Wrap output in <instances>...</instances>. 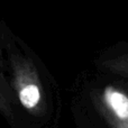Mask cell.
Returning a JSON list of instances; mask_svg holds the SVG:
<instances>
[{"mask_svg":"<svg viewBox=\"0 0 128 128\" xmlns=\"http://www.w3.org/2000/svg\"><path fill=\"white\" fill-rule=\"evenodd\" d=\"M90 99L109 128L128 127V94L115 86L92 89Z\"/></svg>","mask_w":128,"mask_h":128,"instance_id":"obj_3","label":"cell"},{"mask_svg":"<svg viewBox=\"0 0 128 128\" xmlns=\"http://www.w3.org/2000/svg\"><path fill=\"white\" fill-rule=\"evenodd\" d=\"M115 128H128V127H115Z\"/></svg>","mask_w":128,"mask_h":128,"instance_id":"obj_5","label":"cell"},{"mask_svg":"<svg viewBox=\"0 0 128 128\" xmlns=\"http://www.w3.org/2000/svg\"><path fill=\"white\" fill-rule=\"evenodd\" d=\"M8 78L16 104L33 128H55L61 98L53 75L40 56L15 33L6 47Z\"/></svg>","mask_w":128,"mask_h":128,"instance_id":"obj_1","label":"cell"},{"mask_svg":"<svg viewBox=\"0 0 128 128\" xmlns=\"http://www.w3.org/2000/svg\"><path fill=\"white\" fill-rule=\"evenodd\" d=\"M12 33L10 27L0 19V116L10 128H33L16 104L9 83L6 47Z\"/></svg>","mask_w":128,"mask_h":128,"instance_id":"obj_2","label":"cell"},{"mask_svg":"<svg viewBox=\"0 0 128 128\" xmlns=\"http://www.w3.org/2000/svg\"><path fill=\"white\" fill-rule=\"evenodd\" d=\"M97 65L100 70L106 73L128 79V53L100 60L98 61Z\"/></svg>","mask_w":128,"mask_h":128,"instance_id":"obj_4","label":"cell"}]
</instances>
